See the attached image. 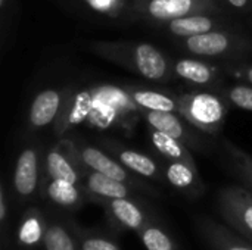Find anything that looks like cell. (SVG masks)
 I'll use <instances>...</instances> for the list:
<instances>
[{
	"label": "cell",
	"mask_w": 252,
	"mask_h": 250,
	"mask_svg": "<svg viewBox=\"0 0 252 250\" xmlns=\"http://www.w3.org/2000/svg\"><path fill=\"white\" fill-rule=\"evenodd\" d=\"M90 50L149 81H162L173 72L167 56L149 43L93 41Z\"/></svg>",
	"instance_id": "cell-1"
},
{
	"label": "cell",
	"mask_w": 252,
	"mask_h": 250,
	"mask_svg": "<svg viewBox=\"0 0 252 250\" xmlns=\"http://www.w3.org/2000/svg\"><path fill=\"white\" fill-rule=\"evenodd\" d=\"M229 102L210 91H192L179 97V113L199 131L217 134L224 124Z\"/></svg>",
	"instance_id": "cell-2"
},
{
	"label": "cell",
	"mask_w": 252,
	"mask_h": 250,
	"mask_svg": "<svg viewBox=\"0 0 252 250\" xmlns=\"http://www.w3.org/2000/svg\"><path fill=\"white\" fill-rule=\"evenodd\" d=\"M131 9L154 24H168L193 13H221L214 0H133Z\"/></svg>",
	"instance_id": "cell-3"
},
{
	"label": "cell",
	"mask_w": 252,
	"mask_h": 250,
	"mask_svg": "<svg viewBox=\"0 0 252 250\" xmlns=\"http://www.w3.org/2000/svg\"><path fill=\"white\" fill-rule=\"evenodd\" d=\"M183 47L186 52L201 57H224L233 56L252 49V43L238 35L233 29H217L193 37L183 38Z\"/></svg>",
	"instance_id": "cell-4"
},
{
	"label": "cell",
	"mask_w": 252,
	"mask_h": 250,
	"mask_svg": "<svg viewBox=\"0 0 252 250\" xmlns=\"http://www.w3.org/2000/svg\"><path fill=\"white\" fill-rule=\"evenodd\" d=\"M165 28L179 38H188L217 29H233L235 25L224 19L221 13H193L170 21Z\"/></svg>",
	"instance_id": "cell-5"
},
{
	"label": "cell",
	"mask_w": 252,
	"mask_h": 250,
	"mask_svg": "<svg viewBox=\"0 0 252 250\" xmlns=\"http://www.w3.org/2000/svg\"><path fill=\"white\" fill-rule=\"evenodd\" d=\"M63 108V93L55 88H46L34 97L31 106H30V113H28V121L32 128H44L49 124H52L59 111Z\"/></svg>",
	"instance_id": "cell-6"
},
{
	"label": "cell",
	"mask_w": 252,
	"mask_h": 250,
	"mask_svg": "<svg viewBox=\"0 0 252 250\" xmlns=\"http://www.w3.org/2000/svg\"><path fill=\"white\" fill-rule=\"evenodd\" d=\"M71 149L75 152V155H78V158L83 161L84 165H87L92 171L94 172H100V174H105L111 178H115L118 181H127L128 180V175L126 172V169L121 167L123 164L121 162H117L114 161L112 158H109L106 153H103L102 150L93 147V146H74L71 141H66Z\"/></svg>",
	"instance_id": "cell-7"
},
{
	"label": "cell",
	"mask_w": 252,
	"mask_h": 250,
	"mask_svg": "<svg viewBox=\"0 0 252 250\" xmlns=\"http://www.w3.org/2000/svg\"><path fill=\"white\" fill-rule=\"evenodd\" d=\"M38 180V152L34 147L24 149L16 161L13 184L21 196L34 193Z\"/></svg>",
	"instance_id": "cell-8"
},
{
	"label": "cell",
	"mask_w": 252,
	"mask_h": 250,
	"mask_svg": "<svg viewBox=\"0 0 252 250\" xmlns=\"http://www.w3.org/2000/svg\"><path fill=\"white\" fill-rule=\"evenodd\" d=\"M146 122L151 128L162 131L185 144H190L193 141L195 134H192L185 124V118L177 112H158V111H142Z\"/></svg>",
	"instance_id": "cell-9"
},
{
	"label": "cell",
	"mask_w": 252,
	"mask_h": 250,
	"mask_svg": "<svg viewBox=\"0 0 252 250\" xmlns=\"http://www.w3.org/2000/svg\"><path fill=\"white\" fill-rule=\"evenodd\" d=\"M171 71L176 77L195 85H213L219 78V71L216 68L207 62L190 57L179 59L171 63Z\"/></svg>",
	"instance_id": "cell-10"
},
{
	"label": "cell",
	"mask_w": 252,
	"mask_h": 250,
	"mask_svg": "<svg viewBox=\"0 0 252 250\" xmlns=\"http://www.w3.org/2000/svg\"><path fill=\"white\" fill-rule=\"evenodd\" d=\"M128 97L140 111H158V112H177L179 97L174 99L167 93L149 90V88H128Z\"/></svg>",
	"instance_id": "cell-11"
},
{
	"label": "cell",
	"mask_w": 252,
	"mask_h": 250,
	"mask_svg": "<svg viewBox=\"0 0 252 250\" xmlns=\"http://www.w3.org/2000/svg\"><path fill=\"white\" fill-rule=\"evenodd\" d=\"M149 137L151 141L154 144V147L168 161H180V162H188L193 165L190 152L186 149L185 143H182L180 140L158 131L155 128H151L149 131Z\"/></svg>",
	"instance_id": "cell-12"
},
{
	"label": "cell",
	"mask_w": 252,
	"mask_h": 250,
	"mask_svg": "<svg viewBox=\"0 0 252 250\" xmlns=\"http://www.w3.org/2000/svg\"><path fill=\"white\" fill-rule=\"evenodd\" d=\"M112 150L115 152V156L118 161L127 167L130 171L143 175V177H155L158 174V167L152 158H149L145 153L136 152L133 149H124L120 146H112Z\"/></svg>",
	"instance_id": "cell-13"
},
{
	"label": "cell",
	"mask_w": 252,
	"mask_h": 250,
	"mask_svg": "<svg viewBox=\"0 0 252 250\" xmlns=\"http://www.w3.org/2000/svg\"><path fill=\"white\" fill-rule=\"evenodd\" d=\"M87 187L92 193L108 199H123L127 196V187L123 181L94 171L87 177Z\"/></svg>",
	"instance_id": "cell-14"
},
{
	"label": "cell",
	"mask_w": 252,
	"mask_h": 250,
	"mask_svg": "<svg viewBox=\"0 0 252 250\" xmlns=\"http://www.w3.org/2000/svg\"><path fill=\"white\" fill-rule=\"evenodd\" d=\"M46 169L49 172V175L52 177V180H63V181H69L72 184L77 183L78 175L75 172V169L72 168L71 162L68 161V158L63 155V152L58 147H53L47 156H46Z\"/></svg>",
	"instance_id": "cell-15"
},
{
	"label": "cell",
	"mask_w": 252,
	"mask_h": 250,
	"mask_svg": "<svg viewBox=\"0 0 252 250\" xmlns=\"http://www.w3.org/2000/svg\"><path fill=\"white\" fill-rule=\"evenodd\" d=\"M111 209H112L114 215L117 217V220L120 222H123L124 225H127L130 228H139L142 225V221H143L142 212L126 197L112 199Z\"/></svg>",
	"instance_id": "cell-16"
},
{
	"label": "cell",
	"mask_w": 252,
	"mask_h": 250,
	"mask_svg": "<svg viewBox=\"0 0 252 250\" xmlns=\"http://www.w3.org/2000/svg\"><path fill=\"white\" fill-rule=\"evenodd\" d=\"M165 175H167V180L177 189H188L195 181L193 165L188 162L170 161Z\"/></svg>",
	"instance_id": "cell-17"
},
{
	"label": "cell",
	"mask_w": 252,
	"mask_h": 250,
	"mask_svg": "<svg viewBox=\"0 0 252 250\" xmlns=\"http://www.w3.org/2000/svg\"><path fill=\"white\" fill-rule=\"evenodd\" d=\"M47 194L49 197L63 206H71L78 200V190L75 189V184L63 180H52V183L47 187Z\"/></svg>",
	"instance_id": "cell-18"
},
{
	"label": "cell",
	"mask_w": 252,
	"mask_h": 250,
	"mask_svg": "<svg viewBox=\"0 0 252 250\" xmlns=\"http://www.w3.org/2000/svg\"><path fill=\"white\" fill-rule=\"evenodd\" d=\"M224 97L232 106L252 112V85H232L230 88H227Z\"/></svg>",
	"instance_id": "cell-19"
},
{
	"label": "cell",
	"mask_w": 252,
	"mask_h": 250,
	"mask_svg": "<svg viewBox=\"0 0 252 250\" xmlns=\"http://www.w3.org/2000/svg\"><path fill=\"white\" fill-rule=\"evenodd\" d=\"M87 9L94 13L117 18L126 9V0H80Z\"/></svg>",
	"instance_id": "cell-20"
},
{
	"label": "cell",
	"mask_w": 252,
	"mask_h": 250,
	"mask_svg": "<svg viewBox=\"0 0 252 250\" xmlns=\"http://www.w3.org/2000/svg\"><path fill=\"white\" fill-rule=\"evenodd\" d=\"M46 250H74V243L63 228L52 227L46 234Z\"/></svg>",
	"instance_id": "cell-21"
},
{
	"label": "cell",
	"mask_w": 252,
	"mask_h": 250,
	"mask_svg": "<svg viewBox=\"0 0 252 250\" xmlns=\"http://www.w3.org/2000/svg\"><path fill=\"white\" fill-rule=\"evenodd\" d=\"M143 242L148 250H173L170 239L158 228H149L143 234Z\"/></svg>",
	"instance_id": "cell-22"
},
{
	"label": "cell",
	"mask_w": 252,
	"mask_h": 250,
	"mask_svg": "<svg viewBox=\"0 0 252 250\" xmlns=\"http://www.w3.org/2000/svg\"><path fill=\"white\" fill-rule=\"evenodd\" d=\"M40 237L41 230L38 221L35 218H30L28 221H25L19 231V240L25 245H34L40 240Z\"/></svg>",
	"instance_id": "cell-23"
},
{
	"label": "cell",
	"mask_w": 252,
	"mask_h": 250,
	"mask_svg": "<svg viewBox=\"0 0 252 250\" xmlns=\"http://www.w3.org/2000/svg\"><path fill=\"white\" fill-rule=\"evenodd\" d=\"M224 146L227 147L229 155L232 156V159L235 161V164H238L239 167H242L245 169V172L252 174V159L245 153L242 152L239 147H236L235 144H232L230 141H224Z\"/></svg>",
	"instance_id": "cell-24"
},
{
	"label": "cell",
	"mask_w": 252,
	"mask_h": 250,
	"mask_svg": "<svg viewBox=\"0 0 252 250\" xmlns=\"http://www.w3.org/2000/svg\"><path fill=\"white\" fill-rule=\"evenodd\" d=\"M83 250H118L115 245L103 239H90L84 243Z\"/></svg>",
	"instance_id": "cell-25"
},
{
	"label": "cell",
	"mask_w": 252,
	"mask_h": 250,
	"mask_svg": "<svg viewBox=\"0 0 252 250\" xmlns=\"http://www.w3.org/2000/svg\"><path fill=\"white\" fill-rule=\"evenodd\" d=\"M238 77H241L242 80H245L247 83H250L252 85V65H244L238 69L233 71Z\"/></svg>",
	"instance_id": "cell-26"
},
{
	"label": "cell",
	"mask_w": 252,
	"mask_h": 250,
	"mask_svg": "<svg viewBox=\"0 0 252 250\" xmlns=\"http://www.w3.org/2000/svg\"><path fill=\"white\" fill-rule=\"evenodd\" d=\"M224 1L235 9H247L252 6V0H224Z\"/></svg>",
	"instance_id": "cell-27"
},
{
	"label": "cell",
	"mask_w": 252,
	"mask_h": 250,
	"mask_svg": "<svg viewBox=\"0 0 252 250\" xmlns=\"http://www.w3.org/2000/svg\"><path fill=\"white\" fill-rule=\"evenodd\" d=\"M244 221L252 231V205H248L244 211Z\"/></svg>",
	"instance_id": "cell-28"
},
{
	"label": "cell",
	"mask_w": 252,
	"mask_h": 250,
	"mask_svg": "<svg viewBox=\"0 0 252 250\" xmlns=\"http://www.w3.org/2000/svg\"><path fill=\"white\" fill-rule=\"evenodd\" d=\"M6 218V202H4V193H0V220Z\"/></svg>",
	"instance_id": "cell-29"
},
{
	"label": "cell",
	"mask_w": 252,
	"mask_h": 250,
	"mask_svg": "<svg viewBox=\"0 0 252 250\" xmlns=\"http://www.w3.org/2000/svg\"><path fill=\"white\" fill-rule=\"evenodd\" d=\"M229 250H251V249H247V248H232V249Z\"/></svg>",
	"instance_id": "cell-30"
},
{
	"label": "cell",
	"mask_w": 252,
	"mask_h": 250,
	"mask_svg": "<svg viewBox=\"0 0 252 250\" xmlns=\"http://www.w3.org/2000/svg\"><path fill=\"white\" fill-rule=\"evenodd\" d=\"M214 1H217V3H219V0H214Z\"/></svg>",
	"instance_id": "cell-31"
}]
</instances>
